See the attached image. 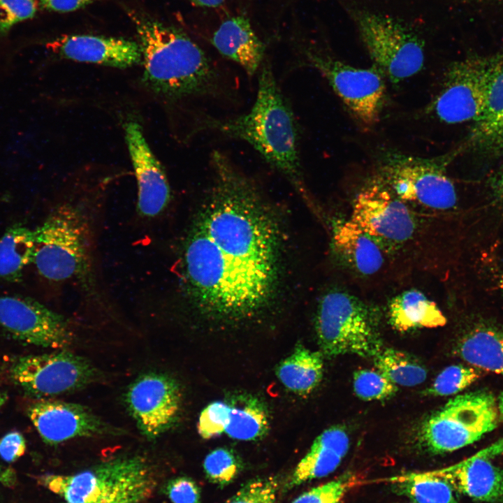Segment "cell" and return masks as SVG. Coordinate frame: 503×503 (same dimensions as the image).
I'll use <instances>...</instances> for the list:
<instances>
[{
  "label": "cell",
  "instance_id": "obj_34",
  "mask_svg": "<svg viewBox=\"0 0 503 503\" xmlns=\"http://www.w3.org/2000/svg\"><path fill=\"white\" fill-rule=\"evenodd\" d=\"M358 483L356 476L346 474L304 492L292 503H340Z\"/></svg>",
  "mask_w": 503,
  "mask_h": 503
},
{
  "label": "cell",
  "instance_id": "obj_9",
  "mask_svg": "<svg viewBox=\"0 0 503 503\" xmlns=\"http://www.w3.org/2000/svg\"><path fill=\"white\" fill-rule=\"evenodd\" d=\"M453 156L424 159L391 153L384 159L382 170L393 193L407 205L446 211L454 208L458 201L446 171Z\"/></svg>",
  "mask_w": 503,
  "mask_h": 503
},
{
  "label": "cell",
  "instance_id": "obj_38",
  "mask_svg": "<svg viewBox=\"0 0 503 503\" xmlns=\"http://www.w3.org/2000/svg\"><path fill=\"white\" fill-rule=\"evenodd\" d=\"M25 449L24 438L18 432L6 434L0 441V455L6 462L15 461L22 455Z\"/></svg>",
  "mask_w": 503,
  "mask_h": 503
},
{
  "label": "cell",
  "instance_id": "obj_3",
  "mask_svg": "<svg viewBox=\"0 0 503 503\" xmlns=\"http://www.w3.org/2000/svg\"><path fill=\"white\" fill-rule=\"evenodd\" d=\"M200 124L201 130L247 142L271 167L303 191L298 124L268 64L260 68L256 99L248 112L224 119L206 116Z\"/></svg>",
  "mask_w": 503,
  "mask_h": 503
},
{
  "label": "cell",
  "instance_id": "obj_22",
  "mask_svg": "<svg viewBox=\"0 0 503 503\" xmlns=\"http://www.w3.org/2000/svg\"><path fill=\"white\" fill-rule=\"evenodd\" d=\"M211 43L222 56L237 63L250 77L263 64L265 46L245 16H234L222 22L214 32Z\"/></svg>",
  "mask_w": 503,
  "mask_h": 503
},
{
  "label": "cell",
  "instance_id": "obj_33",
  "mask_svg": "<svg viewBox=\"0 0 503 503\" xmlns=\"http://www.w3.org/2000/svg\"><path fill=\"white\" fill-rule=\"evenodd\" d=\"M353 390L363 400H382L393 396L398 386L377 370L361 369L353 374Z\"/></svg>",
  "mask_w": 503,
  "mask_h": 503
},
{
  "label": "cell",
  "instance_id": "obj_27",
  "mask_svg": "<svg viewBox=\"0 0 503 503\" xmlns=\"http://www.w3.org/2000/svg\"><path fill=\"white\" fill-rule=\"evenodd\" d=\"M280 382L291 392L305 395L320 384L323 374V354L300 344L277 368Z\"/></svg>",
  "mask_w": 503,
  "mask_h": 503
},
{
  "label": "cell",
  "instance_id": "obj_43",
  "mask_svg": "<svg viewBox=\"0 0 503 503\" xmlns=\"http://www.w3.org/2000/svg\"><path fill=\"white\" fill-rule=\"evenodd\" d=\"M497 403L499 411V416L503 421V392H502L500 395Z\"/></svg>",
  "mask_w": 503,
  "mask_h": 503
},
{
  "label": "cell",
  "instance_id": "obj_31",
  "mask_svg": "<svg viewBox=\"0 0 503 503\" xmlns=\"http://www.w3.org/2000/svg\"><path fill=\"white\" fill-rule=\"evenodd\" d=\"M480 375V371L474 367L450 365L437 375L426 393L434 396L452 395L469 387Z\"/></svg>",
  "mask_w": 503,
  "mask_h": 503
},
{
  "label": "cell",
  "instance_id": "obj_14",
  "mask_svg": "<svg viewBox=\"0 0 503 503\" xmlns=\"http://www.w3.org/2000/svg\"><path fill=\"white\" fill-rule=\"evenodd\" d=\"M182 395L172 377L156 372L143 374L129 386L124 401L136 425L148 439L166 432L178 420Z\"/></svg>",
  "mask_w": 503,
  "mask_h": 503
},
{
  "label": "cell",
  "instance_id": "obj_42",
  "mask_svg": "<svg viewBox=\"0 0 503 503\" xmlns=\"http://www.w3.org/2000/svg\"><path fill=\"white\" fill-rule=\"evenodd\" d=\"M194 4L201 7L217 8L222 5L225 0H190Z\"/></svg>",
  "mask_w": 503,
  "mask_h": 503
},
{
  "label": "cell",
  "instance_id": "obj_29",
  "mask_svg": "<svg viewBox=\"0 0 503 503\" xmlns=\"http://www.w3.org/2000/svg\"><path fill=\"white\" fill-rule=\"evenodd\" d=\"M393 490L414 503H458L453 488L428 472H411L386 479Z\"/></svg>",
  "mask_w": 503,
  "mask_h": 503
},
{
  "label": "cell",
  "instance_id": "obj_26",
  "mask_svg": "<svg viewBox=\"0 0 503 503\" xmlns=\"http://www.w3.org/2000/svg\"><path fill=\"white\" fill-rule=\"evenodd\" d=\"M469 140L486 153H503V67L491 84L484 109L474 122Z\"/></svg>",
  "mask_w": 503,
  "mask_h": 503
},
{
  "label": "cell",
  "instance_id": "obj_35",
  "mask_svg": "<svg viewBox=\"0 0 503 503\" xmlns=\"http://www.w3.org/2000/svg\"><path fill=\"white\" fill-rule=\"evenodd\" d=\"M279 488L277 476L256 478L245 483L224 503H275Z\"/></svg>",
  "mask_w": 503,
  "mask_h": 503
},
{
  "label": "cell",
  "instance_id": "obj_21",
  "mask_svg": "<svg viewBox=\"0 0 503 503\" xmlns=\"http://www.w3.org/2000/svg\"><path fill=\"white\" fill-rule=\"evenodd\" d=\"M349 445V435L343 427L334 425L326 429L298 462L285 487L290 490L331 474L347 455Z\"/></svg>",
  "mask_w": 503,
  "mask_h": 503
},
{
  "label": "cell",
  "instance_id": "obj_37",
  "mask_svg": "<svg viewBox=\"0 0 503 503\" xmlns=\"http://www.w3.org/2000/svg\"><path fill=\"white\" fill-rule=\"evenodd\" d=\"M166 492L173 503H201L198 486L187 476H179L169 481Z\"/></svg>",
  "mask_w": 503,
  "mask_h": 503
},
{
  "label": "cell",
  "instance_id": "obj_1",
  "mask_svg": "<svg viewBox=\"0 0 503 503\" xmlns=\"http://www.w3.org/2000/svg\"><path fill=\"white\" fill-rule=\"evenodd\" d=\"M210 162L212 184L183 245V293L206 315L248 318L278 293L282 231L256 184L229 157L214 151Z\"/></svg>",
  "mask_w": 503,
  "mask_h": 503
},
{
  "label": "cell",
  "instance_id": "obj_23",
  "mask_svg": "<svg viewBox=\"0 0 503 503\" xmlns=\"http://www.w3.org/2000/svg\"><path fill=\"white\" fill-rule=\"evenodd\" d=\"M332 245L338 259L360 275H374L384 265L385 252L351 219L335 225Z\"/></svg>",
  "mask_w": 503,
  "mask_h": 503
},
{
  "label": "cell",
  "instance_id": "obj_16",
  "mask_svg": "<svg viewBox=\"0 0 503 503\" xmlns=\"http://www.w3.org/2000/svg\"><path fill=\"white\" fill-rule=\"evenodd\" d=\"M270 418L266 405L249 393H236L210 403L201 412L198 431L208 439L225 433L231 438L255 441L265 436Z\"/></svg>",
  "mask_w": 503,
  "mask_h": 503
},
{
  "label": "cell",
  "instance_id": "obj_11",
  "mask_svg": "<svg viewBox=\"0 0 503 503\" xmlns=\"http://www.w3.org/2000/svg\"><path fill=\"white\" fill-rule=\"evenodd\" d=\"M9 374L16 385L38 397L80 390L99 377L89 360L66 350L16 358L10 364Z\"/></svg>",
  "mask_w": 503,
  "mask_h": 503
},
{
  "label": "cell",
  "instance_id": "obj_44",
  "mask_svg": "<svg viewBox=\"0 0 503 503\" xmlns=\"http://www.w3.org/2000/svg\"><path fill=\"white\" fill-rule=\"evenodd\" d=\"M496 283L500 291L503 293V273H499L495 277Z\"/></svg>",
  "mask_w": 503,
  "mask_h": 503
},
{
  "label": "cell",
  "instance_id": "obj_2",
  "mask_svg": "<svg viewBox=\"0 0 503 503\" xmlns=\"http://www.w3.org/2000/svg\"><path fill=\"white\" fill-rule=\"evenodd\" d=\"M129 15L139 39L143 80L152 92L172 101L225 95L222 73L185 33L140 12Z\"/></svg>",
  "mask_w": 503,
  "mask_h": 503
},
{
  "label": "cell",
  "instance_id": "obj_10",
  "mask_svg": "<svg viewBox=\"0 0 503 503\" xmlns=\"http://www.w3.org/2000/svg\"><path fill=\"white\" fill-rule=\"evenodd\" d=\"M361 38L377 67L393 83L418 73L424 64L419 38L393 18L371 12L355 16Z\"/></svg>",
  "mask_w": 503,
  "mask_h": 503
},
{
  "label": "cell",
  "instance_id": "obj_18",
  "mask_svg": "<svg viewBox=\"0 0 503 503\" xmlns=\"http://www.w3.org/2000/svg\"><path fill=\"white\" fill-rule=\"evenodd\" d=\"M124 130L137 181L138 211L143 217H156L166 208L170 199L166 175L151 150L141 126L129 120Z\"/></svg>",
  "mask_w": 503,
  "mask_h": 503
},
{
  "label": "cell",
  "instance_id": "obj_19",
  "mask_svg": "<svg viewBox=\"0 0 503 503\" xmlns=\"http://www.w3.org/2000/svg\"><path fill=\"white\" fill-rule=\"evenodd\" d=\"M503 453V438L474 455L453 465L428 471L476 500L503 503V470L490 459Z\"/></svg>",
  "mask_w": 503,
  "mask_h": 503
},
{
  "label": "cell",
  "instance_id": "obj_32",
  "mask_svg": "<svg viewBox=\"0 0 503 503\" xmlns=\"http://www.w3.org/2000/svg\"><path fill=\"white\" fill-rule=\"evenodd\" d=\"M241 462L231 449L217 448L209 453L203 461V469L208 480L219 486L233 482L241 470Z\"/></svg>",
  "mask_w": 503,
  "mask_h": 503
},
{
  "label": "cell",
  "instance_id": "obj_30",
  "mask_svg": "<svg viewBox=\"0 0 503 503\" xmlns=\"http://www.w3.org/2000/svg\"><path fill=\"white\" fill-rule=\"evenodd\" d=\"M372 358L377 370L396 386H415L426 379L424 367L402 351L381 348Z\"/></svg>",
  "mask_w": 503,
  "mask_h": 503
},
{
  "label": "cell",
  "instance_id": "obj_12",
  "mask_svg": "<svg viewBox=\"0 0 503 503\" xmlns=\"http://www.w3.org/2000/svg\"><path fill=\"white\" fill-rule=\"evenodd\" d=\"M306 61L328 81L353 117L365 127L379 122L386 99L384 74L375 66L355 68L318 52L306 50Z\"/></svg>",
  "mask_w": 503,
  "mask_h": 503
},
{
  "label": "cell",
  "instance_id": "obj_40",
  "mask_svg": "<svg viewBox=\"0 0 503 503\" xmlns=\"http://www.w3.org/2000/svg\"><path fill=\"white\" fill-rule=\"evenodd\" d=\"M152 490V489L136 490L103 503H140L151 494Z\"/></svg>",
  "mask_w": 503,
  "mask_h": 503
},
{
  "label": "cell",
  "instance_id": "obj_15",
  "mask_svg": "<svg viewBox=\"0 0 503 503\" xmlns=\"http://www.w3.org/2000/svg\"><path fill=\"white\" fill-rule=\"evenodd\" d=\"M0 326L15 339L42 347L63 349L73 340L61 315L30 298L0 296Z\"/></svg>",
  "mask_w": 503,
  "mask_h": 503
},
{
  "label": "cell",
  "instance_id": "obj_13",
  "mask_svg": "<svg viewBox=\"0 0 503 503\" xmlns=\"http://www.w3.org/2000/svg\"><path fill=\"white\" fill-rule=\"evenodd\" d=\"M408 205L391 190L373 184L358 193L351 220L386 252L396 250L411 240L416 224Z\"/></svg>",
  "mask_w": 503,
  "mask_h": 503
},
{
  "label": "cell",
  "instance_id": "obj_20",
  "mask_svg": "<svg viewBox=\"0 0 503 503\" xmlns=\"http://www.w3.org/2000/svg\"><path fill=\"white\" fill-rule=\"evenodd\" d=\"M46 48L57 56L79 62L120 68L142 63L139 44L122 38L66 35L50 41Z\"/></svg>",
  "mask_w": 503,
  "mask_h": 503
},
{
  "label": "cell",
  "instance_id": "obj_28",
  "mask_svg": "<svg viewBox=\"0 0 503 503\" xmlns=\"http://www.w3.org/2000/svg\"><path fill=\"white\" fill-rule=\"evenodd\" d=\"M36 251L34 230L22 225L10 227L0 238V277L20 280L23 270L34 263Z\"/></svg>",
  "mask_w": 503,
  "mask_h": 503
},
{
  "label": "cell",
  "instance_id": "obj_8",
  "mask_svg": "<svg viewBox=\"0 0 503 503\" xmlns=\"http://www.w3.org/2000/svg\"><path fill=\"white\" fill-rule=\"evenodd\" d=\"M41 481L66 503H103L154 485L149 465L139 456L111 460L71 475H45Z\"/></svg>",
  "mask_w": 503,
  "mask_h": 503
},
{
  "label": "cell",
  "instance_id": "obj_24",
  "mask_svg": "<svg viewBox=\"0 0 503 503\" xmlns=\"http://www.w3.org/2000/svg\"><path fill=\"white\" fill-rule=\"evenodd\" d=\"M456 352L472 367L503 375V329L479 323L460 340Z\"/></svg>",
  "mask_w": 503,
  "mask_h": 503
},
{
  "label": "cell",
  "instance_id": "obj_6",
  "mask_svg": "<svg viewBox=\"0 0 503 503\" xmlns=\"http://www.w3.org/2000/svg\"><path fill=\"white\" fill-rule=\"evenodd\" d=\"M499 418L497 400L490 392L479 390L461 394L425 421L421 441L431 453L452 452L493 431Z\"/></svg>",
  "mask_w": 503,
  "mask_h": 503
},
{
  "label": "cell",
  "instance_id": "obj_5",
  "mask_svg": "<svg viewBox=\"0 0 503 503\" xmlns=\"http://www.w3.org/2000/svg\"><path fill=\"white\" fill-rule=\"evenodd\" d=\"M315 330L322 354H353L373 358L381 349L373 317L367 307L350 293L334 290L320 299Z\"/></svg>",
  "mask_w": 503,
  "mask_h": 503
},
{
  "label": "cell",
  "instance_id": "obj_7",
  "mask_svg": "<svg viewBox=\"0 0 503 503\" xmlns=\"http://www.w3.org/2000/svg\"><path fill=\"white\" fill-rule=\"evenodd\" d=\"M503 67V52L471 56L451 64L427 112L446 124L475 122L481 115L491 84Z\"/></svg>",
  "mask_w": 503,
  "mask_h": 503
},
{
  "label": "cell",
  "instance_id": "obj_25",
  "mask_svg": "<svg viewBox=\"0 0 503 503\" xmlns=\"http://www.w3.org/2000/svg\"><path fill=\"white\" fill-rule=\"evenodd\" d=\"M388 314L391 326L400 332L437 328L446 323L437 304L415 289L404 291L392 298Z\"/></svg>",
  "mask_w": 503,
  "mask_h": 503
},
{
  "label": "cell",
  "instance_id": "obj_39",
  "mask_svg": "<svg viewBox=\"0 0 503 503\" xmlns=\"http://www.w3.org/2000/svg\"><path fill=\"white\" fill-rule=\"evenodd\" d=\"M96 0H39V6L48 11L71 12L87 6Z\"/></svg>",
  "mask_w": 503,
  "mask_h": 503
},
{
  "label": "cell",
  "instance_id": "obj_36",
  "mask_svg": "<svg viewBox=\"0 0 503 503\" xmlns=\"http://www.w3.org/2000/svg\"><path fill=\"white\" fill-rule=\"evenodd\" d=\"M38 6V0H0V35H7L17 23L33 18Z\"/></svg>",
  "mask_w": 503,
  "mask_h": 503
},
{
  "label": "cell",
  "instance_id": "obj_41",
  "mask_svg": "<svg viewBox=\"0 0 503 503\" xmlns=\"http://www.w3.org/2000/svg\"><path fill=\"white\" fill-rule=\"evenodd\" d=\"M490 187L495 200L503 205V165L492 177Z\"/></svg>",
  "mask_w": 503,
  "mask_h": 503
},
{
  "label": "cell",
  "instance_id": "obj_4",
  "mask_svg": "<svg viewBox=\"0 0 503 503\" xmlns=\"http://www.w3.org/2000/svg\"><path fill=\"white\" fill-rule=\"evenodd\" d=\"M36 251L34 261L44 277L54 281L79 278L89 266V228L86 214L77 205L56 207L34 230Z\"/></svg>",
  "mask_w": 503,
  "mask_h": 503
},
{
  "label": "cell",
  "instance_id": "obj_17",
  "mask_svg": "<svg viewBox=\"0 0 503 503\" xmlns=\"http://www.w3.org/2000/svg\"><path fill=\"white\" fill-rule=\"evenodd\" d=\"M28 416L43 440L57 444L75 437L118 435L119 429L82 404L39 400L28 408Z\"/></svg>",
  "mask_w": 503,
  "mask_h": 503
}]
</instances>
